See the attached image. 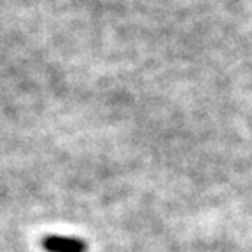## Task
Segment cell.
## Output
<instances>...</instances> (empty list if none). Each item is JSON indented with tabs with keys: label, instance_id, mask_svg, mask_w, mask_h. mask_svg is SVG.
Masks as SVG:
<instances>
[{
	"label": "cell",
	"instance_id": "cell-1",
	"mask_svg": "<svg viewBox=\"0 0 252 252\" xmlns=\"http://www.w3.org/2000/svg\"><path fill=\"white\" fill-rule=\"evenodd\" d=\"M42 247L47 252H86L88 245L75 236L47 235L42 240Z\"/></svg>",
	"mask_w": 252,
	"mask_h": 252
}]
</instances>
